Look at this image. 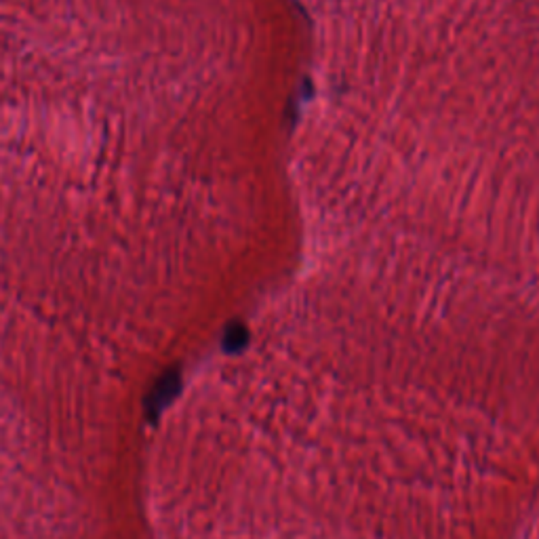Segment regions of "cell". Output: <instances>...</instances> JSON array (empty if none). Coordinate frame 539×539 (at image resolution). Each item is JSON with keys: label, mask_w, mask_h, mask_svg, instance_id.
I'll use <instances>...</instances> for the list:
<instances>
[{"label": "cell", "mask_w": 539, "mask_h": 539, "mask_svg": "<svg viewBox=\"0 0 539 539\" xmlns=\"http://www.w3.org/2000/svg\"><path fill=\"white\" fill-rule=\"evenodd\" d=\"M179 373L171 369V371H165L156 380V384L152 386L150 394L146 396V413L148 418L154 419L156 415H160L162 409H165L168 402L175 399V394L179 392Z\"/></svg>", "instance_id": "1"}]
</instances>
